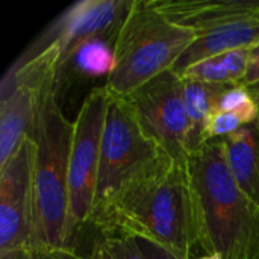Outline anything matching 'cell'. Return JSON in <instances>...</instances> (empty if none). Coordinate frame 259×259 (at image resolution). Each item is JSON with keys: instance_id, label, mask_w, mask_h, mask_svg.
I'll use <instances>...</instances> for the list:
<instances>
[{"instance_id": "16", "label": "cell", "mask_w": 259, "mask_h": 259, "mask_svg": "<svg viewBox=\"0 0 259 259\" xmlns=\"http://www.w3.org/2000/svg\"><path fill=\"white\" fill-rule=\"evenodd\" d=\"M68 64L83 76L109 77L115 68L114 47H111L106 39L85 41L73 50Z\"/></svg>"}, {"instance_id": "25", "label": "cell", "mask_w": 259, "mask_h": 259, "mask_svg": "<svg viewBox=\"0 0 259 259\" xmlns=\"http://www.w3.org/2000/svg\"><path fill=\"white\" fill-rule=\"evenodd\" d=\"M255 99L258 100V118H256V123H255V124L258 126V129H259V97H255Z\"/></svg>"}, {"instance_id": "22", "label": "cell", "mask_w": 259, "mask_h": 259, "mask_svg": "<svg viewBox=\"0 0 259 259\" xmlns=\"http://www.w3.org/2000/svg\"><path fill=\"white\" fill-rule=\"evenodd\" d=\"M0 259H35L33 249H15L0 253Z\"/></svg>"}, {"instance_id": "17", "label": "cell", "mask_w": 259, "mask_h": 259, "mask_svg": "<svg viewBox=\"0 0 259 259\" xmlns=\"http://www.w3.org/2000/svg\"><path fill=\"white\" fill-rule=\"evenodd\" d=\"M256 115L247 114V112H232V111H215L211 114V117L206 121L205 131H203V144L211 140L217 138H226L240 129L255 124Z\"/></svg>"}, {"instance_id": "21", "label": "cell", "mask_w": 259, "mask_h": 259, "mask_svg": "<svg viewBox=\"0 0 259 259\" xmlns=\"http://www.w3.org/2000/svg\"><path fill=\"white\" fill-rule=\"evenodd\" d=\"M243 85H246L247 88L259 85V44L256 47L250 49L249 65H247V71H246Z\"/></svg>"}, {"instance_id": "13", "label": "cell", "mask_w": 259, "mask_h": 259, "mask_svg": "<svg viewBox=\"0 0 259 259\" xmlns=\"http://www.w3.org/2000/svg\"><path fill=\"white\" fill-rule=\"evenodd\" d=\"M228 168L247 200L259 212V129L249 124L223 138Z\"/></svg>"}, {"instance_id": "9", "label": "cell", "mask_w": 259, "mask_h": 259, "mask_svg": "<svg viewBox=\"0 0 259 259\" xmlns=\"http://www.w3.org/2000/svg\"><path fill=\"white\" fill-rule=\"evenodd\" d=\"M33 246V143L27 137L0 165V253Z\"/></svg>"}, {"instance_id": "18", "label": "cell", "mask_w": 259, "mask_h": 259, "mask_svg": "<svg viewBox=\"0 0 259 259\" xmlns=\"http://www.w3.org/2000/svg\"><path fill=\"white\" fill-rule=\"evenodd\" d=\"M93 259H146L135 238L123 235H105L93 244Z\"/></svg>"}, {"instance_id": "1", "label": "cell", "mask_w": 259, "mask_h": 259, "mask_svg": "<svg viewBox=\"0 0 259 259\" xmlns=\"http://www.w3.org/2000/svg\"><path fill=\"white\" fill-rule=\"evenodd\" d=\"M90 223L100 234L152 240L193 259L202 250V231L188 162L162 155L97 208Z\"/></svg>"}, {"instance_id": "10", "label": "cell", "mask_w": 259, "mask_h": 259, "mask_svg": "<svg viewBox=\"0 0 259 259\" xmlns=\"http://www.w3.org/2000/svg\"><path fill=\"white\" fill-rule=\"evenodd\" d=\"M131 6V0H80L58 17L42 39V49L55 44L59 50L58 80L79 44L90 39L115 41Z\"/></svg>"}, {"instance_id": "20", "label": "cell", "mask_w": 259, "mask_h": 259, "mask_svg": "<svg viewBox=\"0 0 259 259\" xmlns=\"http://www.w3.org/2000/svg\"><path fill=\"white\" fill-rule=\"evenodd\" d=\"M35 259H93L91 256H83L73 250L68 246L64 247H38L33 249Z\"/></svg>"}, {"instance_id": "3", "label": "cell", "mask_w": 259, "mask_h": 259, "mask_svg": "<svg viewBox=\"0 0 259 259\" xmlns=\"http://www.w3.org/2000/svg\"><path fill=\"white\" fill-rule=\"evenodd\" d=\"M73 123L58 102V71L41 87L30 131L33 143L35 246H68V165Z\"/></svg>"}, {"instance_id": "5", "label": "cell", "mask_w": 259, "mask_h": 259, "mask_svg": "<svg viewBox=\"0 0 259 259\" xmlns=\"http://www.w3.org/2000/svg\"><path fill=\"white\" fill-rule=\"evenodd\" d=\"M162 155L165 153L144 134L131 102L109 94L94 211L108 203L134 176Z\"/></svg>"}, {"instance_id": "23", "label": "cell", "mask_w": 259, "mask_h": 259, "mask_svg": "<svg viewBox=\"0 0 259 259\" xmlns=\"http://www.w3.org/2000/svg\"><path fill=\"white\" fill-rule=\"evenodd\" d=\"M193 259H222V256L217 255V253H205V255H200V256H194Z\"/></svg>"}, {"instance_id": "2", "label": "cell", "mask_w": 259, "mask_h": 259, "mask_svg": "<svg viewBox=\"0 0 259 259\" xmlns=\"http://www.w3.org/2000/svg\"><path fill=\"white\" fill-rule=\"evenodd\" d=\"M196 193L202 250L222 259H259V212L237 187L223 138L202 144L188 159Z\"/></svg>"}, {"instance_id": "4", "label": "cell", "mask_w": 259, "mask_h": 259, "mask_svg": "<svg viewBox=\"0 0 259 259\" xmlns=\"http://www.w3.org/2000/svg\"><path fill=\"white\" fill-rule=\"evenodd\" d=\"M197 33L171 23L150 0H134L114 41L115 68L106 77L109 94L129 97L138 88L173 70Z\"/></svg>"}, {"instance_id": "19", "label": "cell", "mask_w": 259, "mask_h": 259, "mask_svg": "<svg viewBox=\"0 0 259 259\" xmlns=\"http://www.w3.org/2000/svg\"><path fill=\"white\" fill-rule=\"evenodd\" d=\"M137 244L140 246L143 255L146 259H184L179 255H176L175 252H171L170 249H167L165 246L155 243L152 240H146V238H135Z\"/></svg>"}, {"instance_id": "12", "label": "cell", "mask_w": 259, "mask_h": 259, "mask_svg": "<svg viewBox=\"0 0 259 259\" xmlns=\"http://www.w3.org/2000/svg\"><path fill=\"white\" fill-rule=\"evenodd\" d=\"M259 44V15L243 18L238 21L228 23L225 26L199 33L197 38L190 44V47L179 58L173 71L181 74L188 67L240 49H253Z\"/></svg>"}, {"instance_id": "7", "label": "cell", "mask_w": 259, "mask_h": 259, "mask_svg": "<svg viewBox=\"0 0 259 259\" xmlns=\"http://www.w3.org/2000/svg\"><path fill=\"white\" fill-rule=\"evenodd\" d=\"M144 134L170 158L188 162L194 153L184 102V80L173 70L156 76L129 97Z\"/></svg>"}, {"instance_id": "11", "label": "cell", "mask_w": 259, "mask_h": 259, "mask_svg": "<svg viewBox=\"0 0 259 259\" xmlns=\"http://www.w3.org/2000/svg\"><path fill=\"white\" fill-rule=\"evenodd\" d=\"M171 23L203 33L243 18L258 17L259 2L237 0H150Z\"/></svg>"}, {"instance_id": "15", "label": "cell", "mask_w": 259, "mask_h": 259, "mask_svg": "<svg viewBox=\"0 0 259 259\" xmlns=\"http://www.w3.org/2000/svg\"><path fill=\"white\" fill-rule=\"evenodd\" d=\"M184 80V102L191 126L194 152L203 144V131L208 118L217 111L220 97L231 85H217L197 80Z\"/></svg>"}, {"instance_id": "8", "label": "cell", "mask_w": 259, "mask_h": 259, "mask_svg": "<svg viewBox=\"0 0 259 259\" xmlns=\"http://www.w3.org/2000/svg\"><path fill=\"white\" fill-rule=\"evenodd\" d=\"M58 62L59 50L49 44L6 73L0 97V165L30 135L41 87L53 71H58Z\"/></svg>"}, {"instance_id": "14", "label": "cell", "mask_w": 259, "mask_h": 259, "mask_svg": "<svg viewBox=\"0 0 259 259\" xmlns=\"http://www.w3.org/2000/svg\"><path fill=\"white\" fill-rule=\"evenodd\" d=\"M249 56L250 49L232 50L203 59L184 70L179 76L185 80H197L217 85L243 83L249 65Z\"/></svg>"}, {"instance_id": "24", "label": "cell", "mask_w": 259, "mask_h": 259, "mask_svg": "<svg viewBox=\"0 0 259 259\" xmlns=\"http://www.w3.org/2000/svg\"><path fill=\"white\" fill-rule=\"evenodd\" d=\"M249 90L252 91V94H253L255 97H259V85H256V87H250Z\"/></svg>"}, {"instance_id": "6", "label": "cell", "mask_w": 259, "mask_h": 259, "mask_svg": "<svg viewBox=\"0 0 259 259\" xmlns=\"http://www.w3.org/2000/svg\"><path fill=\"white\" fill-rule=\"evenodd\" d=\"M108 102L109 93L105 87L93 88L73 121L68 165V238L79 226L90 223L94 212Z\"/></svg>"}]
</instances>
